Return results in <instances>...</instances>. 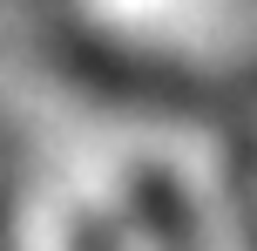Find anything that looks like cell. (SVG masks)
I'll list each match as a JSON object with an SVG mask.
<instances>
[{
  "mask_svg": "<svg viewBox=\"0 0 257 251\" xmlns=\"http://www.w3.org/2000/svg\"><path fill=\"white\" fill-rule=\"evenodd\" d=\"M0 163H7V129H0Z\"/></svg>",
  "mask_w": 257,
  "mask_h": 251,
  "instance_id": "2",
  "label": "cell"
},
{
  "mask_svg": "<svg viewBox=\"0 0 257 251\" xmlns=\"http://www.w3.org/2000/svg\"><path fill=\"white\" fill-rule=\"evenodd\" d=\"M237 204L257 231V102L244 109V129H237Z\"/></svg>",
  "mask_w": 257,
  "mask_h": 251,
  "instance_id": "1",
  "label": "cell"
}]
</instances>
